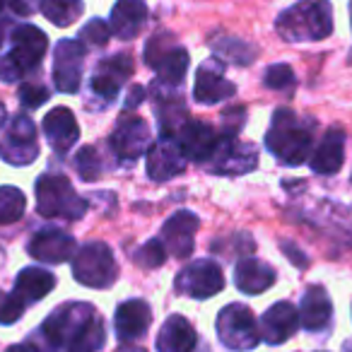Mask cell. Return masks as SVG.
<instances>
[{
  "label": "cell",
  "mask_w": 352,
  "mask_h": 352,
  "mask_svg": "<svg viewBox=\"0 0 352 352\" xmlns=\"http://www.w3.org/2000/svg\"><path fill=\"white\" fill-rule=\"evenodd\" d=\"M263 85L268 89H289L294 85V73L289 65L278 63V65H270L263 75Z\"/></svg>",
  "instance_id": "cell-35"
},
{
  "label": "cell",
  "mask_w": 352,
  "mask_h": 352,
  "mask_svg": "<svg viewBox=\"0 0 352 352\" xmlns=\"http://www.w3.org/2000/svg\"><path fill=\"white\" fill-rule=\"evenodd\" d=\"M46 46H49V39L34 25L17 27L15 34H12V49L0 60V80L3 82H17L27 73H32L44 58Z\"/></svg>",
  "instance_id": "cell-3"
},
{
  "label": "cell",
  "mask_w": 352,
  "mask_h": 352,
  "mask_svg": "<svg viewBox=\"0 0 352 352\" xmlns=\"http://www.w3.org/2000/svg\"><path fill=\"white\" fill-rule=\"evenodd\" d=\"M333 316L331 299H328L326 289L323 287H309L302 297V307H299V323L307 331L318 333L323 328H328Z\"/></svg>",
  "instance_id": "cell-27"
},
{
  "label": "cell",
  "mask_w": 352,
  "mask_h": 352,
  "mask_svg": "<svg viewBox=\"0 0 352 352\" xmlns=\"http://www.w3.org/2000/svg\"><path fill=\"white\" fill-rule=\"evenodd\" d=\"M234 283L244 294H261L275 283V270L263 261L244 256L234 268Z\"/></svg>",
  "instance_id": "cell-26"
},
{
  "label": "cell",
  "mask_w": 352,
  "mask_h": 352,
  "mask_svg": "<svg viewBox=\"0 0 352 352\" xmlns=\"http://www.w3.org/2000/svg\"><path fill=\"white\" fill-rule=\"evenodd\" d=\"M217 336H220L222 345L234 352L254 350L261 342L256 316L244 304H230L217 314Z\"/></svg>",
  "instance_id": "cell-6"
},
{
  "label": "cell",
  "mask_w": 352,
  "mask_h": 352,
  "mask_svg": "<svg viewBox=\"0 0 352 352\" xmlns=\"http://www.w3.org/2000/svg\"><path fill=\"white\" fill-rule=\"evenodd\" d=\"M196 328L186 316L174 314L157 333V352H191L196 347Z\"/></svg>",
  "instance_id": "cell-23"
},
{
  "label": "cell",
  "mask_w": 352,
  "mask_h": 352,
  "mask_svg": "<svg viewBox=\"0 0 352 352\" xmlns=\"http://www.w3.org/2000/svg\"><path fill=\"white\" fill-rule=\"evenodd\" d=\"M107 342V328H104L102 318L94 316L87 326L80 328V333L65 345V352H97Z\"/></svg>",
  "instance_id": "cell-30"
},
{
  "label": "cell",
  "mask_w": 352,
  "mask_h": 352,
  "mask_svg": "<svg viewBox=\"0 0 352 352\" xmlns=\"http://www.w3.org/2000/svg\"><path fill=\"white\" fill-rule=\"evenodd\" d=\"M51 92L44 87V85H36V82H27L20 87V102L25 104L27 109H36L41 107L44 102H49Z\"/></svg>",
  "instance_id": "cell-38"
},
{
  "label": "cell",
  "mask_w": 352,
  "mask_h": 352,
  "mask_svg": "<svg viewBox=\"0 0 352 352\" xmlns=\"http://www.w3.org/2000/svg\"><path fill=\"white\" fill-rule=\"evenodd\" d=\"M36 212L44 217L80 220L87 212V201L75 193L65 176L44 174L36 179Z\"/></svg>",
  "instance_id": "cell-4"
},
{
  "label": "cell",
  "mask_w": 352,
  "mask_h": 352,
  "mask_svg": "<svg viewBox=\"0 0 352 352\" xmlns=\"http://www.w3.org/2000/svg\"><path fill=\"white\" fill-rule=\"evenodd\" d=\"M94 318V309L85 302H68L63 307L54 309L51 316L41 326V336L51 345V350H60L65 347L75 336L80 333V328L87 326Z\"/></svg>",
  "instance_id": "cell-8"
},
{
  "label": "cell",
  "mask_w": 352,
  "mask_h": 352,
  "mask_svg": "<svg viewBox=\"0 0 352 352\" xmlns=\"http://www.w3.org/2000/svg\"><path fill=\"white\" fill-rule=\"evenodd\" d=\"M142 99H145V89L142 87H133L131 89V94H128V99H126V109H133V107H138V104L142 102Z\"/></svg>",
  "instance_id": "cell-41"
},
{
  "label": "cell",
  "mask_w": 352,
  "mask_h": 352,
  "mask_svg": "<svg viewBox=\"0 0 352 352\" xmlns=\"http://www.w3.org/2000/svg\"><path fill=\"white\" fill-rule=\"evenodd\" d=\"M39 8L46 20L54 22L56 27H70L85 10L82 0H41Z\"/></svg>",
  "instance_id": "cell-29"
},
{
  "label": "cell",
  "mask_w": 352,
  "mask_h": 352,
  "mask_svg": "<svg viewBox=\"0 0 352 352\" xmlns=\"http://www.w3.org/2000/svg\"><path fill=\"white\" fill-rule=\"evenodd\" d=\"M176 292L186 294L193 299H208L215 297L225 287V278H222V268L210 258H201L188 263L182 273L176 275L174 283Z\"/></svg>",
  "instance_id": "cell-10"
},
{
  "label": "cell",
  "mask_w": 352,
  "mask_h": 352,
  "mask_svg": "<svg viewBox=\"0 0 352 352\" xmlns=\"http://www.w3.org/2000/svg\"><path fill=\"white\" fill-rule=\"evenodd\" d=\"M198 215L188 210H179L164 222L162 227V241L176 258H188L193 254V236L198 230Z\"/></svg>",
  "instance_id": "cell-16"
},
{
  "label": "cell",
  "mask_w": 352,
  "mask_h": 352,
  "mask_svg": "<svg viewBox=\"0 0 352 352\" xmlns=\"http://www.w3.org/2000/svg\"><path fill=\"white\" fill-rule=\"evenodd\" d=\"M111 36V27L102 20H89L80 32V41L87 46H104Z\"/></svg>",
  "instance_id": "cell-36"
},
{
  "label": "cell",
  "mask_w": 352,
  "mask_h": 352,
  "mask_svg": "<svg viewBox=\"0 0 352 352\" xmlns=\"http://www.w3.org/2000/svg\"><path fill=\"white\" fill-rule=\"evenodd\" d=\"M133 75V60L126 54L111 56V58L102 60L92 78V92L99 94L102 99L111 102L118 97L123 82Z\"/></svg>",
  "instance_id": "cell-19"
},
{
  "label": "cell",
  "mask_w": 352,
  "mask_h": 352,
  "mask_svg": "<svg viewBox=\"0 0 352 352\" xmlns=\"http://www.w3.org/2000/svg\"><path fill=\"white\" fill-rule=\"evenodd\" d=\"M54 287H56V278L49 273V270L25 268L20 275H17L12 294L20 297L25 304H34V302H39V299H44Z\"/></svg>",
  "instance_id": "cell-28"
},
{
  "label": "cell",
  "mask_w": 352,
  "mask_h": 352,
  "mask_svg": "<svg viewBox=\"0 0 352 352\" xmlns=\"http://www.w3.org/2000/svg\"><path fill=\"white\" fill-rule=\"evenodd\" d=\"M275 30L285 41H321L333 32V8L328 0H299L280 12Z\"/></svg>",
  "instance_id": "cell-2"
},
{
  "label": "cell",
  "mask_w": 352,
  "mask_h": 352,
  "mask_svg": "<svg viewBox=\"0 0 352 352\" xmlns=\"http://www.w3.org/2000/svg\"><path fill=\"white\" fill-rule=\"evenodd\" d=\"M75 169H78L82 182H97L102 174V157L97 155L94 147H82L75 155Z\"/></svg>",
  "instance_id": "cell-33"
},
{
  "label": "cell",
  "mask_w": 352,
  "mask_h": 352,
  "mask_svg": "<svg viewBox=\"0 0 352 352\" xmlns=\"http://www.w3.org/2000/svg\"><path fill=\"white\" fill-rule=\"evenodd\" d=\"M73 278L85 287L107 289L116 283L118 268L113 254L104 241H89L73 256Z\"/></svg>",
  "instance_id": "cell-5"
},
{
  "label": "cell",
  "mask_w": 352,
  "mask_h": 352,
  "mask_svg": "<svg viewBox=\"0 0 352 352\" xmlns=\"http://www.w3.org/2000/svg\"><path fill=\"white\" fill-rule=\"evenodd\" d=\"M299 328V311L289 302H278L261 318V336L270 345H283Z\"/></svg>",
  "instance_id": "cell-20"
},
{
  "label": "cell",
  "mask_w": 352,
  "mask_h": 352,
  "mask_svg": "<svg viewBox=\"0 0 352 352\" xmlns=\"http://www.w3.org/2000/svg\"><path fill=\"white\" fill-rule=\"evenodd\" d=\"M0 46H3V36H0Z\"/></svg>",
  "instance_id": "cell-46"
},
{
  "label": "cell",
  "mask_w": 352,
  "mask_h": 352,
  "mask_svg": "<svg viewBox=\"0 0 352 352\" xmlns=\"http://www.w3.org/2000/svg\"><path fill=\"white\" fill-rule=\"evenodd\" d=\"M186 162L188 160L184 157L179 142L171 138L162 135L160 142L147 147V176L157 184H164L171 176L182 174L186 169Z\"/></svg>",
  "instance_id": "cell-14"
},
{
  "label": "cell",
  "mask_w": 352,
  "mask_h": 352,
  "mask_svg": "<svg viewBox=\"0 0 352 352\" xmlns=\"http://www.w3.org/2000/svg\"><path fill=\"white\" fill-rule=\"evenodd\" d=\"M145 63L155 70L162 85L176 87L186 78L188 54L186 49L176 46L169 34H155L145 46Z\"/></svg>",
  "instance_id": "cell-7"
},
{
  "label": "cell",
  "mask_w": 352,
  "mask_h": 352,
  "mask_svg": "<svg viewBox=\"0 0 352 352\" xmlns=\"http://www.w3.org/2000/svg\"><path fill=\"white\" fill-rule=\"evenodd\" d=\"M109 145L118 155V160H138L150 147V126L140 116H126L113 128Z\"/></svg>",
  "instance_id": "cell-13"
},
{
  "label": "cell",
  "mask_w": 352,
  "mask_h": 352,
  "mask_svg": "<svg viewBox=\"0 0 352 352\" xmlns=\"http://www.w3.org/2000/svg\"><path fill=\"white\" fill-rule=\"evenodd\" d=\"M147 20V6L145 0H118L111 10V34L118 39H133L142 30Z\"/></svg>",
  "instance_id": "cell-25"
},
{
  "label": "cell",
  "mask_w": 352,
  "mask_h": 352,
  "mask_svg": "<svg viewBox=\"0 0 352 352\" xmlns=\"http://www.w3.org/2000/svg\"><path fill=\"white\" fill-rule=\"evenodd\" d=\"M208 162H212L210 169L215 171V174L241 176V174H249L251 169L258 166V152H256V147L249 145V142H239V140H234V138L222 135L215 152H212V157Z\"/></svg>",
  "instance_id": "cell-11"
},
{
  "label": "cell",
  "mask_w": 352,
  "mask_h": 352,
  "mask_svg": "<svg viewBox=\"0 0 352 352\" xmlns=\"http://www.w3.org/2000/svg\"><path fill=\"white\" fill-rule=\"evenodd\" d=\"M113 323H116V333L123 342L138 340L150 328L152 311L147 307V302H142V299H128V302L118 304Z\"/></svg>",
  "instance_id": "cell-22"
},
{
  "label": "cell",
  "mask_w": 352,
  "mask_h": 352,
  "mask_svg": "<svg viewBox=\"0 0 352 352\" xmlns=\"http://www.w3.org/2000/svg\"><path fill=\"white\" fill-rule=\"evenodd\" d=\"M212 49L222 56V58L232 60L236 65H249L256 58V49H251L249 44H244L241 39H232V36H220L212 41Z\"/></svg>",
  "instance_id": "cell-32"
},
{
  "label": "cell",
  "mask_w": 352,
  "mask_h": 352,
  "mask_svg": "<svg viewBox=\"0 0 352 352\" xmlns=\"http://www.w3.org/2000/svg\"><path fill=\"white\" fill-rule=\"evenodd\" d=\"M0 299H3V294H0Z\"/></svg>",
  "instance_id": "cell-47"
},
{
  "label": "cell",
  "mask_w": 352,
  "mask_h": 352,
  "mask_svg": "<svg viewBox=\"0 0 352 352\" xmlns=\"http://www.w3.org/2000/svg\"><path fill=\"white\" fill-rule=\"evenodd\" d=\"M246 121V111L244 107H230L222 111V135L227 138H234L236 133L244 128Z\"/></svg>",
  "instance_id": "cell-39"
},
{
  "label": "cell",
  "mask_w": 352,
  "mask_h": 352,
  "mask_svg": "<svg viewBox=\"0 0 352 352\" xmlns=\"http://www.w3.org/2000/svg\"><path fill=\"white\" fill-rule=\"evenodd\" d=\"M8 352H39L34 345H30V342H25V345H12L8 347Z\"/></svg>",
  "instance_id": "cell-43"
},
{
  "label": "cell",
  "mask_w": 352,
  "mask_h": 352,
  "mask_svg": "<svg viewBox=\"0 0 352 352\" xmlns=\"http://www.w3.org/2000/svg\"><path fill=\"white\" fill-rule=\"evenodd\" d=\"M176 135H179L176 142L188 162H208L220 142L215 128L208 126L206 121H186Z\"/></svg>",
  "instance_id": "cell-17"
},
{
  "label": "cell",
  "mask_w": 352,
  "mask_h": 352,
  "mask_svg": "<svg viewBox=\"0 0 352 352\" xmlns=\"http://www.w3.org/2000/svg\"><path fill=\"white\" fill-rule=\"evenodd\" d=\"M166 261V246L162 239H150L138 249L135 254V263L142 268H160Z\"/></svg>",
  "instance_id": "cell-34"
},
{
  "label": "cell",
  "mask_w": 352,
  "mask_h": 352,
  "mask_svg": "<svg viewBox=\"0 0 352 352\" xmlns=\"http://www.w3.org/2000/svg\"><path fill=\"white\" fill-rule=\"evenodd\" d=\"M3 123H6V107L0 104V128H3Z\"/></svg>",
  "instance_id": "cell-44"
},
{
  "label": "cell",
  "mask_w": 352,
  "mask_h": 352,
  "mask_svg": "<svg viewBox=\"0 0 352 352\" xmlns=\"http://www.w3.org/2000/svg\"><path fill=\"white\" fill-rule=\"evenodd\" d=\"M32 258L44 261V263H65L75 256L78 246H75V239L70 234L60 230H44L36 232L32 236L30 246H27Z\"/></svg>",
  "instance_id": "cell-18"
},
{
  "label": "cell",
  "mask_w": 352,
  "mask_h": 352,
  "mask_svg": "<svg viewBox=\"0 0 352 352\" xmlns=\"http://www.w3.org/2000/svg\"><path fill=\"white\" fill-rule=\"evenodd\" d=\"M39 138L30 116H15L0 140V157L12 166H27L39 157Z\"/></svg>",
  "instance_id": "cell-9"
},
{
  "label": "cell",
  "mask_w": 352,
  "mask_h": 352,
  "mask_svg": "<svg viewBox=\"0 0 352 352\" xmlns=\"http://www.w3.org/2000/svg\"><path fill=\"white\" fill-rule=\"evenodd\" d=\"M280 246H283L285 256H287V258L292 261V263L297 265V268H307V256H304L302 251L297 249V246H294V244L289 246L287 241H283V244H280Z\"/></svg>",
  "instance_id": "cell-40"
},
{
  "label": "cell",
  "mask_w": 352,
  "mask_h": 352,
  "mask_svg": "<svg viewBox=\"0 0 352 352\" xmlns=\"http://www.w3.org/2000/svg\"><path fill=\"white\" fill-rule=\"evenodd\" d=\"M236 87L225 78V65L222 60L210 58L198 68L196 73V87H193V97L198 104H220L225 99L234 97Z\"/></svg>",
  "instance_id": "cell-15"
},
{
  "label": "cell",
  "mask_w": 352,
  "mask_h": 352,
  "mask_svg": "<svg viewBox=\"0 0 352 352\" xmlns=\"http://www.w3.org/2000/svg\"><path fill=\"white\" fill-rule=\"evenodd\" d=\"M311 131L314 121H299L289 109H278L265 133V147L283 164H304L311 157Z\"/></svg>",
  "instance_id": "cell-1"
},
{
  "label": "cell",
  "mask_w": 352,
  "mask_h": 352,
  "mask_svg": "<svg viewBox=\"0 0 352 352\" xmlns=\"http://www.w3.org/2000/svg\"><path fill=\"white\" fill-rule=\"evenodd\" d=\"M345 162V131L340 128H331V131L323 135V140L318 142V147L311 155V169L316 174L331 176L336 174L338 169Z\"/></svg>",
  "instance_id": "cell-24"
},
{
  "label": "cell",
  "mask_w": 352,
  "mask_h": 352,
  "mask_svg": "<svg viewBox=\"0 0 352 352\" xmlns=\"http://www.w3.org/2000/svg\"><path fill=\"white\" fill-rule=\"evenodd\" d=\"M85 44L80 39H63L56 46L54 58V82L60 92L75 94L82 82Z\"/></svg>",
  "instance_id": "cell-12"
},
{
  "label": "cell",
  "mask_w": 352,
  "mask_h": 352,
  "mask_svg": "<svg viewBox=\"0 0 352 352\" xmlns=\"http://www.w3.org/2000/svg\"><path fill=\"white\" fill-rule=\"evenodd\" d=\"M41 3V0H39ZM12 8H15V12H22V15H30L32 10H34V3L32 0H12Z\"/></svg>",
  "instance_id": "cell-42"
},
{
  "label": "cell",
  "mask_w": 352,
  "mask_h": 352,
  "mask_svg": "<svg viewBox=\"0 0 352 352\" xmlns=\"http://www.w3.org/2000/svg\"><path fill=\"white\" fill-rule=\"evenodd\" d=\"M27 304L22 302L20 297H15V294H8V297L0 299V323L3 326H10V323H15L17 318L25 314Z\"/></svg>",
  "instance_id": "cell-37"
},
{
  "label": "cell",
  "mask_w": 352,
  "mask_h": 352,
  "mask_svg": "<svg viewBox=\"0 0 352 352\" xmlns=\"http://www.w3.org/2000/svg\"><path fill=\"white\" fill-rule=\"evenodd\" d=\"M6 3H8V0H0V10H3V8H6Z\"/></svg>",
  "instance_id": "cell-45"
},
{
  "label": "cell",
  "mask_w": 352,
  "mask_h": 352,
  "mask_svg": "<svg viewBox=\"0 0 352 352\" xmlns=\"http://www.w3.org/2000/svg\"><path fill=\"white\" fill-rule=\"evenodd\" d=\"M27 208L25 193L15 186H0V225H10L22 217Z\"/></svg>",
  "instance_id": "cell-31"
},
{
  "label": "cell",
  "mask_w": 352,
  "mask_h": 352,
  "mask_svg": "<svg viewBox=\"0 0 352 352\" xmlns=\"http://www.w3.org/2000/svg\"><path fill=\"white\" fill-rule=\"evenodd\" d=\"M44 135L56 152H60V155L68 152L70 147L80 140V128H78V121H75L73 111L65 107L51 109L44 116Z\"/></svg>",
  "instance_id": "cell-21"
}]
</instances>
